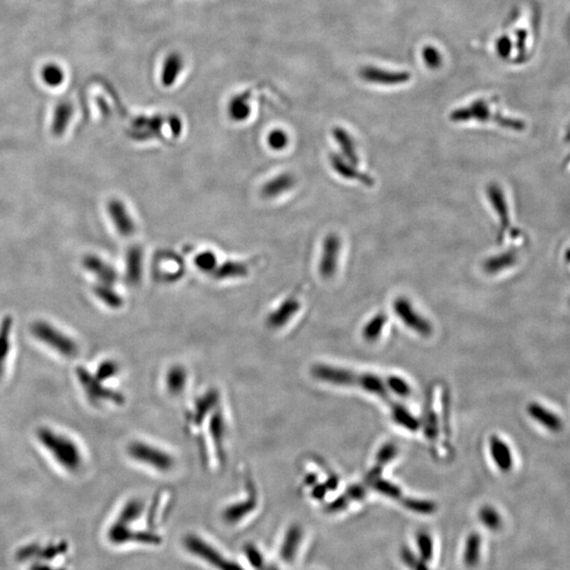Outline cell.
<instances>
[{"label":"cell","mask_w":570,"mask_h":570,"mask_svg":"<svg viewBox=\"0 0 570 570\" xmlns=\"http://www.w3.org/2000/svg\"><path fill=\"white\" fill-rule=\"evenodd\" d=\"M329 162L334 171L342 179L347 181L357 182L366 187H373L375 180L372 176L360 170L359 166L354 165L351 162L343 159L337 153L331 152L329 155Z\"/></svg>","instance_id":"cell-15"},{"label":"cell","mask_w":570,"mask_h":570,"mask_svg":"<svg viewBox=\"0 0 570 570\" xmlns=\"http://www.w3.org/2000/svg\"><path fill=\"white\" fill-rule=\"evenodd\" d=\"M350 501H351L348 499L347 495H341V497L334 499L332 503H329L325 509H327V511L329 512V513H336V512H340L342 511V510H345V508L348 507V505H349Z\"/></svg>","instance_id":"cell-53"},{"label":"cell","mask_w":570,"mask_h":570,"mask_svg":"<svg viewBox=\"0 0 570 570\" xmlns=\"http://www.w3.org/2000/svg\"><path fill=\"white\" fill-rule=\"evenodd\" d=\"M311 374L317 380L336 387H353L357 385L358 374L348 369L331 364H314L311 368Z\"/></svg>","instance_id":"cell-11"},{"label":"cell","mask_w":570,"mask_h":570,"mask_svg":"<svg viewBox=\"0 0 570 570\" xmlns=\"http://www.w3.org/2000/svg\"><path fill=\"white\" fill-rule=\"evenodd\" d=\"M144 269V254L141 246L134 245L128 248L125 256L126 281L136 285L142 281Z\"/></svg>","instance_id":"cell-25"},{"label":"cell","mask_w":570,"mask_h":570,"mask_svg":"<svg viewBox=\"0 0 570 570\" xmlns=\"http://www.w3.org/2000/svg\"><path fill=\"white\" fill-rule=\"evenodd\" d=\"M396 454H397V447L394 446L393 443H387V445L381 447L377 453V466L380 467L383 464L390 463L392 459H395Z\"/></svg>","instance_id":"cell-51"},{"label":"cell","mask_w":570,"mask_h":570,"mask_svg":"<svg viewBox=\"0 0 570 570\" xmlns=\"http://www.w3.org/2000/svg\"><path fill=\"white\" fill-rule=\"evenodd\" d=\"M392 418L398 426L407 429L411 432H415L420 428V420L401 405H395L392 408Z\"/></svg>","instance_id":"cell-37"},{"label":"cell","mask_w":570,"mask_h":570,"mask_svg":"<svg viewBox=\"0 0 570 570\" xmlns=\"http://www.w3.org/2000/svg\"><path fill=\"white\" fill-rule=\"evenodd\" d=\"M371 483H372L373 488L377 492L381 493V494L385 495L390 499H403V492H401V489L397 485L379 478H374V480H371Z\"/></svg>","instance_id":"cell-46"},{"label":"cell","mask_w":570,"mask_h":570,"mask_svg":"<svg viewBox=\"0 0 570 570\" xmlns=\"http://www.w3.org/2000/svg\"><path fill=\"white\" fill-rule=\"evenodd\" d=\"M489 449L497 467L503 472L510 471L513 466V459L509 446L501 437L492 435L489 441Z\"/></svg>","instance_id":"cell-26"},{"label":"cell","mask_w":570,"mask_h":570,"mask_svg":"<svg viewBox=\"0 0 570 570\" xmlns=\"http://www.w3.org/2000/svg\"><path fill=\"white\" fill-rule=\"evenodd\" d=\"M486 196L492 207L493 211L497 215L499 222V231L497 234V241L501 242L505 236L506 231L510 227V213L507 200H506L505 192L501 190V186L494 182H491L487 185Z\"/></svg>","instance_id":"cell-14"},{"label":"cell","mask_w":570,"mask_h":570,"mask_svg":"<svg viewBox=\"0 0 570 570\" xmlns=\"http://www.w3.org/2000/svg\"><path fill=\"white\" fill-rule=\"evenodd\" d=\"M248 495L240 501H234L224 508L221 517L226 525H238L248 519L258 507V495L255 483L248 478Z\"/></svg>","instance_id":"cell-9"},{"label":"cell","mask_w":570,"mask_h":570,"mask_svg":"<svg viewBox=\"0 0 570 570\" xmlns=\"http://www.w3.org/2000/svg\"><path fill=\"white\" fill-rule=\"evenodd\" d=\"M449 120L452 123L462 124L469 122H478V123H488L494 122L501 127L506 129H523V123L511 117H506L499 112H493L491 109L490 101L485 99H478L472 101L468 106L456 108L449 114Z\"/></svg>","instance_id":"cell-3"},{"label":"cell","mask_w":570,"mask_h":570,"mask_svg":"<svg viewBox=\"0 0 570 570\" xmlns=\"http://www.w3.org/2000/svg\"><path fill=\"white\" fill-rule=\"evenodd\" d=\"M266 144L271 150L282 151L287 148L290 144V136L285 130L276 128L267 134Z\"/></svg>","instance_id":"cell-43"},{"label":"cell","mask_w":570,"mask_h":570,"mask_svg":"<svg viewBox=\"0 0 570 570\" xmlns=\"http://www.w3.org/2000/svg\"><path fill=\"white\" fill-rule=\"evenodd\" d=\"M76 375L87 399L92 405L101 406L103 404H112V405L121 406L125 404L126 399L123 393L112 390V387L106 385L104 381L97 379L95 375L86 368L78 366L76 370Z\"/></svg>","instance_id":"cell-6"},{"label":"cell","mask_w":570,"mask_h":570,"mask_svg":"<svg viewBox=\"0 0 570 570\" xmlns=\"http://www.w3.org/2000/svg\"><path fill=\"white\" fill-rule=\"evenodd\" d=\"M31 334L43 345L65 358H76L80 347L76 340L47 321H35L30 327Z\"/></svg>","instance_id":"cell-4"},{"label":"cell","mask_w":570,"mask_h":570,"mask_svg":"<svg viewBox=\"0 0 570 570\" xmlns=\"http://www.w3.org/2000/svg\"><path fill=\"white\" fill-rule=\"evenodd\" d=\"M252 105L250 101L248 93L236 94L229 99L227 104V115L229 119L236 123H242L248 121L252 115Z\"/></svg>","instance_id":"cell-29"},{"label":"cell","mask_w":570,"mask_h":570,"mask_svg":"<svg viewBox=\"0 0 570 570\" xmlns=\"http://www.w3.org/2000/svg\"><path fill=\"white\" fill-rule=\"evenodd\" d=\"M108 542L113 546H123L127 544L146 545V546H159L163 543V538L150 530L134 529L131 525L115 521L108 527Z\"/></svg>","instance_id":"cell-7"},{"label":"cell","mask_w":570,"mask_h":570,"mask_svg":"<svg viewBox=\"0 0 570 570\" xmlns=\"http://www.w3.org/2000/svg\"><path fill=\"white\" fill-rule=\"evenodd\" d=\"M68 550V544L66 542L57 543V544H50L48 546L39 547L38 545L31 544L28 546L22 547L17 553L18 560L27 561V560L38 559L53 560L59 555H64Z\"/></svg>","instance_id":"cell-24"},{"label":"cell","mask_w":570,"mask_h":570,"mask_svg":"<svg viewBox=\"0 0 570 570\" xmlns=\"http://www.w3.org/2000/svg\"><path fill=\"white\" fill-rule=\"evenodd\" d=\"M304 540V529L298 524H293L287 528L280 545L279 555L282 561L292 563L295 561L298 551Z\"/></svg>","instance_id":"cell-21"},{"label":"cell","mask_w":570,"mask_h":570,"mask_svg":"<svg viewBox=\"0 0 570 570\" xmlns=\"http://www.w3.org/2000/svg\"><path fill=\"white\" fill-rule=\"evenodd\" d=\"M83 266L95 276L99 283L113 285L117 280L115 269L97 255H87L83 259Z\"/></svg>","instance_id":"cell-22"},{"label":"cell","mask_w":570,"mask_h":570,"mask_svg":"<svg viewBox=\"0 0 570 570\" xmlns=\"http://www.w3.org/2000/svg\"><path fill=\"white\" fill-rule=\"evenodd\" d=\"M422 59L427 67L431 70H437L443 64V56L439 49L433 45H426L422 51Z\"/></svg>","instance_id":"cell-49"},{"label":"cell","mask_w":570,"mask_h":570,"mask_svg":"<svg viewBox=\"0 0 570 570\" xmlns=\"http://www.w3.org/2000/svg\"><path fill=\"white\" fill-rule=\"evenodd\" d=\"M401 557L404 563L411 570H429L427 562L416 557L408 547H404L401 551Z\"/></svg>","instance_id":"cell-50"},{"label":"cell","mask_w":570,"mask_h":570,"mask_svg":"<svg viewBox=\"0 0 570 570\" xmlns=\"http://www.w3.org/2000/svg\"><path fill=\"white\" fill-rule=\"evenodd\" d=\"M221 404L217 406L211 412L208 422L209 433L211 434L213 447L215 449V457L219 463H223L225 459V445L228 436L227 422H226L225 415L223 410L220 407Z\"/></svg>","instance_id":"cell-16"},{"label":"cell","mask_w":570,"mask_h":570,"mask_svg":"<svg viewBox=\"0 0 570 570\" xmlns=\"http://www.w3.org/2000/svg\"><path fill=\"white\" fill-rule=\"evenodd\" d=\"M387 325V316L383 313L373 316L362 329V337L366 341L375 342L379 339Z\"/></svg>","instance_id":"cell-38"},{"label":"cell","mask_w":570,"mask_h":570,"mask_svg":"<svg viewBox=\"0 0 570 570\" xmlns=\"http://www.w3.org/2000/svg\"><path fill=\"white\" fill-rule=\"evenodd\" d=\"M107 213L111 219L112 224L115 227L120 236L123 238H129L134 235L136 231V224L132 218L129 209L121 199L112 198L107 203Z\"/></svg>","instance_id":"cell-13"},{"label":"cell","mask_w":570,"mask_h":570,"mask_svg":"<svg viewBox=\"0 0 570 570\" xmlns=\"http://www.w3.org/2000/svg\"><path fill=\"white\" fill-rule=\"evenodd\" d=\"M13 319L6 316L0 323V380L5 376L8 358L11 352Z\"/></svg>","instance_id":"cell-30"},{"label":"cell","mask_w":570,"mask_h":570,"mask_svg":"<svg viewBox=\"0 0 570 570\" xmlns=\"http://www.w3.org/2000/svg\"><path fill=\"white\" fill-rule=\"evenodd\" d=\"M366 489L364 487L359 486V485H353V486L350 487L348 489L347 492H345V495H347L348 499L350 501H362V499L366 497Z\"/></svg>","instance_id":"cell-54"},{"label":"cell","mask_w":570,"mask_h":570,"mask_svg":"<svg viewBox=\"0 0 570 570\" xmlns=\"http://www.w3.org/2000/svg\"><path fill=\"white\" fill-rule=\"evenodd\" d=\"M416 544H418L420 557L425 562H430L433 557V540L431 534L426 530H420L416 534Z\"/></svg>","instance_id":"cell-44"},{"label":"cell","mask_w":570,"mask_h":570,"mask_svg":"<svg viewBox=\"0 0 570 570\" xmlns=\"http://www.w3.org/2000/svg\"><path fill=\"white\" fill-rule=\"evenodd\" d=\"M393 311L398 319L414 333L422 337L432 335V323L416 310L409 298L404 296L395 298L393 301Z\"/></svg>","instance_id":"cell-8"},{"label":"cell","mask_w":570,"mask_h":570,"mask_svg":"<svg viewBox=\"0 0 570 570\" xmlns=\"http://www.w3.org/2000/svg\"><path fill=\"white\" fill-rule=\"evenodd\" d=\"M366 393L372 394L379 398H387L389 390L387 383L378 375L373 373H362L358 374L357 385Z\"/></svg>","instance_id":"cell-31"},{"label":"cell","mask_w":570,"mask_h":570,"mask_svg":"<svg viewBox=\"0 0 570 570\" xmlns=\"http://www.w3.org/2000/svg\"><path fill=\"white\" fill-rule=\"evenodd\" d=\"M120 372H121V366L119 362L113 359H106L97 366L94 375L97 379L106 383L110 379H113L114 377L119 376Z\"/></svg>","instance_id":"cell-42"},{"label":"cell","mask_w":570,"mask_h":570,"mask_svg":"<svg viewBox=\"0 0 570 570\" xmlns=\"http://www.w3.org/2000/svg\"><path fill=\"white\" fill-rule=\"evenodd\" d=\"M36 437L39 443L66 471L76 473L83 467L84 457L80 446L67 435L56 432L49 427H39Z\"/></svg>","instance_id":"cell-1"},{"label":"cell","mask_w":570,"mask_h":570,"mask_svg":"<svg viewBox=\"0 0 570 570\" xmlns=\"http://www.w3.org/2000/svg\"><path fill=\"white\" fill-rule=\"evenodd\" d=\"M301 308V302L297 293L292 294L280 302L277 308L267 314L265 325L271 331H279L291 322L292 319L298 314Z\"/></svg>","instance_id":"cell-12"},{"label":"cell","mask_w":570,"mask_h":570,"mask_svg":"<svg viewBox=\"0 0 570 570\" xmlns=\"http://www.w3.org/2000/svg\"><path fill=\"white\" fill-rule=\"evenodd\" d=\"M93 293L95 297L112 310H120L124 306V299L122 296L113 289V285L105 283H97L93 287Z\"/></svg>","instance_id":"cell-33"},{"label":"cell","mask_w":570,"mask_h":570,"mask_svg":"<svg viewBox=\"0 0 570 570\" xmlns=\"http://www.w3.org/2000/svg\"><path fill=\"white\" fill-rule=\"evenodd\" d=\"M480 546L482 539L480 534H470L466 540L465 550H464V563L468 568H474L478 565L480 560Z\"/></svg>","instance_id":"cell-36"},{"label":"cell","mask_w":570,"mask_h":570,"mask_svg":"<svg viewBox=\"0 0 570 570\" xmlns=\"http://www.w3.org/2000/svg\"><path fill=\"white\" fill-rule=\"evenodd\" d=\"M517 262V254L513 252H501L495 256L489 257L483 263V269L488 275H497L505 269L513 266Z\"/></svg>","instance_id":"cell-32"},{"label":"cell","mask_w":570,"mask_h":570,"mask_svg":"<svg viewBox=\"0 0 570 570\" xmlns=\"http://www.w3.org/2000/svg\"><path fill=\"white\" fill-rule=\"evenodd\" d=\"M185 69V59L180 52L166 54L159 68V82L164 88H171L177 84Z\"/></svg>","instance_id":"cell-18"},{"label":"cell","mask_w":570,"mask_h":570,"mask_svg":"<svg viewBox=\"0 0 570 570\" xmlns=\"http://www.w3.org/2000/svg\"><path fill=\"white\" fill-rule=\"evenodd\" d=\"M478 519L482 522L485 527L492 532H497L501 529L503 525L501 515L492 506L485 505L478 510Z\"/></svg>","instance_id":"cell-39"},{"label":"cell","mask_w":570,"mask_h":570,"mask_svg":"<svg viewBox=\"0 0 570 570\" xmlns=\"http://www.w3.org/2000/svg\"><path fill=\"white\" fill-rule=\"evenodd\" d=\"M30 570H54L50 566L45 565V564L35 563L31 566Z\"/></svg>","instance_id":"cell-55"},{"label":"cell","mask_w":570,"mask_h":570,"mask_svg":"<svg viewBox=\"0 0 570 570\" xmlns=\"http://www.w3.org/2000/svg\"><path fill=\"white\" fill-rule=\"evenodd\" d=\"M73 114L74 107L70 101H64L56 105L51 124V131L54 136L61 138L65 134L71 123Z\"/></svg>","instance_id":"cell-27"},{"label":"cell","mask_w":570,"mask_h":570,"mask_svg":"<svg viewBox=\"0 0 570 570\" xmlns=\"http://www.w3.org/2000/svg\"><path fill=\"white\" fill-rule=\"evenodd\" d=\"M296 185V178L291 173H281L263 184L260 194L265 200H273L291 192Z\"/></svg>","instance_id":"cell-20"},{"label":"cell","mask_w":570,"mask_h":570,"mask_svg":"<svg viewBox=\"0 0 570 570\" xmlns=\"http://www.w3.org/2000/svg\"><path fill=\"white\" fill-rule=\"evenodd\" d=\"M145 504L142 499H131L126 501L125 505L122 507L121 511L119 512L117 521L121 523L128 524L132 525L134 522L138 521L144 513Z\"/></svg>","instance_id":"cell-35"},{"label":"cell","mask_w":570,"mask_h":570,"mask_svg":"<svg viewBox=\"0 0 570 570\" xmlns=\"http://www.w3.org/2000/svg\"><path fill=\"white\" fill-rule=\"evenodd\" d=\"M190 373L183 364H173L164 375V387L170 397H179L187 390Z\"/></svg>","instance_id":"cell-19"},{"label":"cell","mask_w":570,"mask_h":570,"mask_svg":"<svg viewBox=\"0 0 570 570\" xmlns=\"http://www.w3.org/2000/svg\"><path fill=\"white\" fill-rule=\"evenodd\" d=\"M41 80L51 88L61 86L65 80V72L56 64H48L41 70Z\"/></svg>","instance_id":"cell-40"},{"label":"cell","mask_w":570,"mask_h":570,"mask_svg":"<svg viewBox=\"0 0 570 570\" xmlns=\"http://www.w3.org/2000/svg\"><path fill=\"white\" fill-rule=\"evenodd\" d=\"M385 383H387V390L391 391L392 393L399 396V397L407 398L408 396L411 395V385L403 377L392 375V376L387 377Z\"/></svg>","instance_id":"cell-47"},{"label":"cell","mask_w":570,"mask_h":570,"mask_svg":"<svg viewBox=\"0 0 570 570\" xmlns=\"http://www.w3.org/2000/svg\"><path fill=\"white\" fill-rule=\"evenodd\" d=\"M211 275L217 280H231L246 277L248 275V266L240 261H226L223 264L218 265Z\"/></svg>","instance_id":"cell-34"},{"label":"cell","mask_w":570,"mask_h":570,"mask_svg":"<svg viewBox=\"0 0 570 570\" xmlns=\"http://www.w3.org/2000/svg\"><path fill=\"white\" fill-rule=\"evenodd\" d=\"M126 453L134 463L157 473H169L177 467V459L169 450L147 439L130 441L126 447Z\"/></svg>","instance_id":"cell-2"},{"label":"cell","mask_w":570,"mask_h":570,"mask_svg":"<svg viewBox=\"0 0 570 570\" xmlns=\"http://www.w3.org/2000/svg\"><path fill=\"white\" fill-rule=\"evenodd\" d=\"M359 76L364 82L383 86H397L411 80V74L407 71H389L379 69L374 66H366L359 70Z\"/></svg>","instance_id":"cell-17"},{"label":"cell","mask_w":570,"mask_h":570,"mask_svg":"<svg viewBox=\"0 0 570 570\" xmlns=\"http://www.w3.org/2000/svg\"><path fill=\"white\" fill-rule=\"evenodd\" d=\"M401 504L407 509L420 513V515H432L436 511V505L433 501L426 499H401Z\"/></svg>","instance_id":"cell-48"},{"label":"cell","mask_w":570,"mask_h":570,"mask_svg":"<svg viewBox=\"0 0 570 570\" xmlns=\"http://www.w3.org/2000/svg\"><path fill=\"white\" fill-rule=\"evenodd\" d=\"M332 136L334 141L339 147L341 157L347 161L351 162L354 165L359 166L360 157L358 155L357 145L352 134L341 126H335L332 129Z\"/></svg>","instance_id":"cell-23"},{"label":"cell","mask_w":570,"mask_h":570,"mask_svg":"<svg viewBox=\"0 0 570 570\" xmlns=\"http://www.w3.org/2000/svg\"><path fill=\"white\" fill-rule=\"evenodd\" d=\"M185 550L215 570H245L241 564L228 559L219 549L198 534H190L183 539Z\"/></svg>","instance_id":"cell-5"},{"label":"cell","mask_w":570,"mask_h":570,"mask_svg":"<svg viewBox=\"0 0 570 570\" xmlns=\"http://www.w3.org/2000/svg\"><path fill=\"white\" fill-rule=\"evenodd\" d=\"M262 570H280L276 565H267Z\"/></svg>","instance_id":"cell-56"},{"label":"cell","mask_w":570,"mask_h":570,"mask_svg":"<svg viewBox=\"0 0 570 570\" xmlns=\"http://www.w3.org/2000/svg\"><path fill=\"white\" fill-rule=\"evenodd\" d=\"M511 43H510V39L507 36L499 37V38L497 39V43H495L497 53L499 54V57H501V59L509 57L510 53H511Z\"/></svg>","instance_id":"cell-52"},{"label":"cell","mask_w":570,"mask_h":570,"mask_svg":"<svg viewBox=\"0 0 570 570\" xmlns=\"http://www.w3.org/2000/svg\"><path fill=\"white\" fill-rule=\"evenodd\" d=\"M341 250V238L335 233L327 234L323 239L318 262V273L323 280H331L335 277Z\"/></svg>","instance_id":"cell-10"},{"label":"cell","mask_w":570,"mask_h":570,"mask_svg":"<svg viewBox=\"0 0 570 570\" xmlns=\"http://www.w3.org/2000/svg\"><path fill=\"white\" fill-rule=\"evenodd\" d=\"M243 553L245 555V559L248 560V564L255 570H262L266 566V562H265L264 555H263L262 551L252 543H248V544L244 545Z\"/></svg>","instance_id":"cell-45"},{"label":"cell","mask_w":570,"mask_h":570,"mask_svg":"<svg viewBox=\"0 0 570 570\" xmlns=\"http://www.w3.org/2000/svg\"><path fill=\"white\" fill-rule=\"evenodd\" d=\"M194 265L199 271L205 273H213L217 269L218 258L215 252L211 250H204V252H199L194 259Z\"/></svg>","instance_id":"cell-41"},{"label":"cell","mask_w":570,"mask_h":570,"mask_svg":"<svg viewBox=\"0 0 570 570\" xmlns=\"http://www.w3.org/2000/svg\"><path fill=\"white\" fill-rule=\"evenodd\" d=\"M527 413L532 420H536L551 432H560L563 428V422L561 418L539 403L534 401V403L528 404Z\"/></svg>","instance_id":"cell-28"}]
</instances>
